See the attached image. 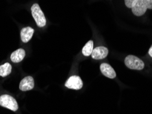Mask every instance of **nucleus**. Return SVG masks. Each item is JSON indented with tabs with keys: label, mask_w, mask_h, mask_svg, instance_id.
<instances>
[{
	"label": "nucleus",
	"mask_w": 152,
	"mask_h": 114,
	"mask_svg": "<svg viewBox=\"0 0 152 114\" xmlns=\"http://www.w3.org/2000/svg\"><path fill=\"white\" fill-rule=\"evenodd\" d=\"M147 9H152V0H138L132 10L134 15L140 17L146 12Z\"/></svg>",
	"instance_id": "f257e3e1"
},
{
	"label": "nucleus",
	"mask_w": 152,
	"mask_h": 114,
	"mask_svg": "<svg viewBox=\"0 0 152 114\" xmlns=\"http://www.w3.org/2000/svg\"><path fill=\"white\" fill-rule=\"evenodd\" d=\"M32 17L34 18L38 27L42 28L46 25L45 17L38 4H34L31 8Z\"/></svg>",
	"instance_id": "f03ea898"
},
{
	"label": "nucleus",
	"mask_w": 152,
	"mask_h": 114,
	"mask_svg": "<svg viewBox=\"0 0 152 114\" xmlns=\"http://www.w3.org/2000/svg\"><path fill=\"white\" fill-rule=\"evenodd\" d=\"M125 64L128 68L140 70L144 68L145 64L141 60L134 55H128L125 59Z\"/></svg>",
	"instance_id": "7ed1b4c3"
},
{
	"label": "nucleus",
	"mask_w": 152,
	"mask_h": 114,
	"mask_svg": "<svg viewBox=\"0 0 152 114\" xmlns=\"http://www.w3.org/2000/svg\"><path fill=\"white\" fill-rule=\"evenodd\" d=\"M0 105L12 111H16L19 109L17 102L10 95L4 94L0 97Z\"/></svg>",
	"instance_id": "20e7f679"
},
{
	"label": "nucleus",
	"mask_w": 152,
	"mask_h": 114,
	"mask_svg": "<svg viewBox=\"0 0 152 114\" xmlns=\"http://www.w3.org/2000/svg\"><path fill=\"white\" fill-rule=\"evenodd\" d=\"M65 86L69 89L73 90H80L83 86V82H82L81 78L78 76L73 75L69 78V79L65 83Z\"/></svg>",
	"instance_id": "39448f33"
},
{
	"label": "nucleus",
	"mask_w": 152,
	"mask_h": 114,
	"mask_svg": "<svg viewBox=\"0 0 152 114\" xmlns=\"http://www.w3.org/2000/svg\"><path fill=\"white\" fill-rule=\"evenodd\" d=\"M34 87V79L30 76L23 78L20 82L19 89L21 91H29L32 90Z\"/></svg>",
	"instance_id": "423d86ee"
},
{
	"label": "nucleus",
	"mask_w": 152,
	"mask_h": 114,
	"mask_svg": "<svg viewBox=\"0 0 152 114\" xmlns=\"http://www.w3.org/2000/svg\"><path fill=\"white\" fill-rule=\"evenodd\" d=\"M108 54V49L105 46H97L93 49L92 57L95 60H102L106 57Z\"/></svg>",
	"instance_id": "0eeeda50"
},
{
	"label": "nucleus",
	"mask_w": 152,
	"mask_h": 114,
	"mask_svg": "<svg viewBox=\"0 0 152 114\" xmlns=\"http://www.w3.org/2000/svg\"><path fill=\"white\" fill-rule=\"evenodd\" d=\"M100 70L102 73L106 77L110 78V79H115L116 77V73L114 69L110 65L108 64L103 63L100 66Z\"/></svg>",
	"instance_id": "6e6552de"
},
{
	"label": "nucleus",
	"mask_w": 152,
	"mask_h": 114,
	"mask_svg": "<svg viewBox=\"0 0 152 114\" xmlns=\"http://www.w3.org/2000/svg\"><path fill=\"white\" fill-rule=\"evenodd\" d=\"M34 30L30 27H26L21 31V38L23 42H28L32 38Z\"/></svg>",
	"instance_id": "1a4fd4ad"
},
{
	"label": "nucleus",
	"mask_w": 152,
	"mask_h": 114,
	"mask_svg": "<svg viewBox=\"0 0 152 114\" xmlns=\"http://www.w3.org/2000/svg\"><path fill=\"white\" fill-rule=\"evenodd\" d=\"M26 56V51L23 49H19L15 51L12 54H11L10 59L14 63H19L23 60Z\"/></svg>",
	"instance_id": "9d476101"
},
{
	"label": "nucleus",
	"mask_w": 152,
	"mask_h": 114,
	"mask_svg": "<svg viewBox=\"0 0 152 114\" xmlns=\"http://www.w3.org/2000/svg\"><path fill=\"white\" fill-rule=\"evenodd\" d=\"M12 71V66L10 63H5L0 66V76L5 77L9 75Z\"/></svg>",
	"instance_id": "9b49d317"
},
{
	"label": "nucleus",
	"mask_w": 152,
	"mask_h": 114,
	"mask_svg": "<svg viewBox=\"0 0 152 114\" xmlns=\"http://www.w3.org/2000/svg\"><path fill=\"white\" fill-rule=\"evenodd\" d=\"M93 51V41H89L87 43L85 44L82 49V53L84 56H89L92 54Z\"/></svg>",
	"instance_id": "f8f14e48"
},
{
	"label": "nucleus",
	"mask_w": 152,
	"mask_h": 114,
	"mask_svg": "<svg viewBox=\"0 0 152 114\" xmlns=\"http://www.w3.org/2000/svg\"><path fill=\"white\" fill-rule=\"evenodd\" d=\"M137 1L138 0H125V4L127 8H132Z\"/></svg>",
	"instance_id": "ddd939ff"
},
{
	"label": "nucleus",
	"mask_w": 152,
	"mask_h": 114,
	"mask_svg": "<svg viewBox=\"0 0 152 114\" xmlns=\"http://www.w3.org/2000/svg\"><path fill=\"white\" fill-rule=\"evenodd\" d=\"M149 54L152 57V45L151 46V47H150V49H149Z\"/></svg>",
	"instance_id": "4468645a"
}]
</instances>
